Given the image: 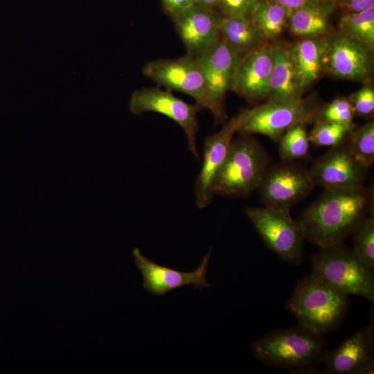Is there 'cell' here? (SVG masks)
Segmentation results:
<instances>
[{
  "label": "cell",
  "instance_id": "d6a6232c",
  "mask_svg": "<svg viewBox=\"0 0 374 374\" xmlns=\"http://www.w3.org/2000/svg\"><path fill=\"white\" fill-rule=\"evenodd\" d=\"M347 12H358L374 6V0H335Z\"/></svg>",
  "mask_w": 374,
  "mask_h": 374
},
{
  "label": "cell",
  "instance_id": "f1b7e54d",
  "mask_svg": "<svg viewBox=\"0 0 374 374\" xmlns=\"http://www.w3.org/2000/svg\"><path fill=\"white\" fill-rule=\"evenodd\" d=\"M354 109L348 98H337L319 108L317 121L352 123Z\"/></svg>",
  "mask_w": 374,
  "mask_h": 374
},
{
  "label": "cell",
  "instance_id": "8fae6325",
  "mask_svg": "<svg viewBox=\"0 0 374 374\" xmlns=\"http://www.w3.org/2000/svg\"><path fill=\"white\" fill-rule=\"evenodd\" d=\"M325 71L332 75L367 82L373 71V51L338 30L326 36Z\"/></svg>",
  "mask_w": 374,
  "mask_h": 374
},
{
  "label": "cell",
  "instance_id": "d6986e66",
  "mask_svg": "<svg viewBox=\"0 0 374 374\" xmlns=\"http://www.w3.org/2000/svg\"><path fill=\"white\" fill-rule=\"evenodd\" d=\"M326 35L303 37L287 46L298 91L301 96L325 71Z\"/></svg>",
  "mask_w": 374,
  "mask_h": 374
},
{
  "label": "cell",
  "instance_id": "e575fe53",
  "mask_svg": "<svg viewBox=\"0 0 374 374\" xmlns=\"http://www.w3.org/2000/svg\"><path fill=\"white\" fill-rule=\"evenodd\" d=\"M193 3L208 8L218 10L219 0H193Z\"/></svg>",
  "mask_w": 374,
  "mask_h": 374
},
{
  "label": "cell",
  "instance_id": "484cf974",
  "mask_svg": "<svg viewBox=\"0 0 374 374\" xmlns=\"http://www.w3.org/2000/svg\"><path fill=\"white\" fill-rule=\"evenodd\" d=\"M345 143L355 157L369 168L374 161V122L353 130Z\"/></svg>",
  "mask_w": 374,
  "mask_h": 374
},
{
  "label": "cell",
  "instance_id": "603a6c76",
  "mask_svg": "<svg viewBox=\"0 0 374 374\" xmlns=\"http://www.w3.org/2000/svg\"><path fill=\"white\" fill-rule=\"evenodd\" d=\"M289 10L270 0H262L250 19L265 41L276 39L287 24Z\"/></svg>",
  "mask_w": 374,
  "mask_h": 374
},
{
  "label": "cell",
  "instance_id": "ffe728a7",
  "mask_svg": "<svg viewBox=\"0 0 374 374\" xmlns=\"http://www.w3.org/2000/svg\"><path fill=\"white\" fill-rule=\"evenodd\" d=\"M287 46L282 42L271 44L272 65L269 80L267 100L287 103L301 100Z\"/></svg>",
  "mask_w": 374,
  "mask_h": 374
},
{
  "label": "cell",
  "instance_id": "277c9868",
  "mask_svg": "<svg viewBox=\"0 0 374 374\" xmlns=\"http://www.w3.org/2000/svg\"><path fill=\"white\" fill-rule=\"evenodd\" d=\"M269 157L250 135L232 140L213 184L214 195L246 197L258 188L267 170Z\"/></svg>",
  "mask_w": 374,
  "mask_h": 374
},
{
  "label": "cell",
  "instance_id": "7a4b0ae2",
  "mask_svg": "<svg viewBox=\"0 0 374 374\" xmlns=\"http://www.w3.org/2000/svg\"><path fill=\"white\" fill-rule=\"evenodd\" d=\"M348 305V294L312 273L297 283L287 308L301 327L322 335L337 327Z\"/></svg>",
  "mask_w": 374,
  "mask_h": 374
},
{
  "label": "cell",
  "instance_id": "836d02e7",
  "mask_svg": "<svg viewBox=\"0 0 374 374\" xmlns=\"http://www.w3.org/2000/svg\"><path fill=\"white\" fill-rule=\"evenodd\" d=\"M273 1L286 9L289 11L297 9L302 6L309 5L314 3L328 1V0H270Z\"/></svg>",
  "mask_w": 374,
  "mask_h": 374
},
{
  "label": "cell",
  "instance_id": "d590c367",
  "mask_svg": "<svg viewBox=\"0 0 374 374\" xmlns=\"http://www.w3.org/2000/svg\"><path fill=\"white\" fill-rule=\"evenodd\" d=\"M328 1H332V2H334V1H335V0H328Z\"/></svg>",
  "mask_w": 374,
  "mask_h": 374
},
{
  "label": "cell",
  "instance_id": "9c48e42d",
  "mask_svg": "<svg viewBox=\"0 0 374 374\" xmlns=\"http://www.w3.org/2000/svg\"><path fill=\"white\" fill-rule=\"evenodd\" d=\"M319 108L311 102L279 103L267 100L247 114L237 132L241 134H259L278 142L281 136L297 124H306L316 120Z\"/></svg>",
  "mask_w": 374,
  "mask_h": 374
},
{
  "label": "cell",
  "instance_id": "1f68e13d",
  "mask_svg": "<svg viewBox=\"0 0 374 374\" xmlns=\"http://www.w3.org/2000/svg\"><path fill=\"white\" fill-rule=\"evenodd\" d=\"M164 12L172 19L193 3V0H161Z\"/></svg>",
  "mask_w": 374,
  "mask_h": 374
},
{
  "label": "cell",
  "instance_id": "d4e9b609",
  "mask_svg": "<svg viewBox=\"0 0 374 374\" xmlns=\"http://www.w3.org/2000/svg\"><path fill=\"white\" fill-rule=\"evenodd\" d=\"M366 216L355 231L352 251L358 260L368 270L374 271V215Z\"/></svg>",
  "mask_w": 374,
  "mask_h": 374
},
{
  "label": "cell",
  "instance_id": "3957f363",
  "mask_svg": "<svg viewBox=\"0 0 374 374\" xmlns=\"http://www.w3.org/2000/svg\"><path fill=\"white\" fill-rule=\"evenodd\" d=\"M254 356L270 366L311 371L327 353L322 335L301 326L270 332L252 345Z\"/></svg>",
  "mask_w": 374,
  "mask_h": 374
},
{
  "label": "cell",
  "instance_id": "44dd1931",
  "mask_svg": "<svg viewBox=\"0 0 374 374\" xmlns=\"http://www.w3.org/2000/svg\"><path fill=\"white\" fill-rule=\"evenodd\" d=\"M334 2L324 1L289 11L287 24L290 31L303 37L325 36L330 28Z\"/></svg>",
  "mask_w": 374,
  "mask_h": 374
},
{
  "label": "cell",
  "instance_id": "4dcf8cb0",
  "mask_svg": "<svg viewBox=\"0 0 374 374\" xmlns=\"http://www.w3.org/2000/svg\"><path fill=\"white\" fill-rule=\"evenodd\" d=\"M355 114L364 117H371L374 112V89L371 84H366L353 93L348 98Z\"/></svg>",
  "mask_w": 374,
  "mask_h": 374
},
{
  "label": "cell",
  "instance_id": "ba28073f",
  "mask_svg": "<svg viewBox=\"0 0 374 374\" xmlns=\"http://www.w3.org/2000/svg\"><path fill=\"white\" fill-rule=\"evenodd\" d=\"M245 53L220 37L196 57L212 102V115L217 123H224L226 118V93L230 90L236 69Z\"/></svg>",
  "mask_w": 374,
  "mask_h": 374
},
{
  "label": "cell",
  "instance_id": "4316f807",
  "mask_svg": "<svg viewBox=\"0 0 374 374\" xmlns=\"http://www.w3.org/2000/svg\"><path fill=\"white\" fill-rule=\"evenodd\" d=\"M278 142L280 156L285 162L308 155L310 139L305 124H297L288 129Z\"/></svg>",
  "mask_w": 374,
  "mask_h": 374
},
{
  "label": "cell",
  "instance_id": "83f0119b",
  "mask_svg": "<svg viewBox=\"0 0 374 374\" xmlns=\"http://www.w3.org/2000/svg\"><path fill=\"white\" fill-rule=\"evenodd\" d=\"M353 128L352 123L317 121L309 139L319 146H338L345 143Z\"/></svg>",
  "mask_w": 374,
  "mask_h": 374
},
{
  "label": "cell",
  "instance_id": "5bb4252c",
  "mask_svg": "<svg viewBox=\"0 0 374 374\" xmlns=\"http://www.w3.org/2000/svg\"><path fill=\"white\" fill-rule=\"evenodd\" d=\"M247 110H241L224 123L220 130L204 141L203 163L195 186V202L200 208L209 205L213 198V180L225 159L233 136L245 118Z\"/></svg>",
  "mask_w": 374,
  "mask_h": 374
},
{
  "label": "cell",
  "instance_id": "8992f818",
  "mask_svg": "<svg viewBox=\"0 0 374 374\" xmlns=\"http://www.w3.org/2000/svg\"><path fill=\"white\" fill-rule=\"evenodd\" d=\"M145 76L169 91L190 96L202 109L213 112V105L199 64L189 54L176 59H157L142 69Z\"/></svg>",
  "mask_w": 374,
  "mask_h": 374
},
{
  "label": "cell",
  "instance_id": "2e32d148",
  "mask_svg": "<svg viewBox=\"0 0 374 374\" xmlns=\"http://www.w3.org/2000/svg\"><path fill=\"white\" fill-rule=\"evenodd\" d=\"M222 17L218 10L193 3L172 19L187 54L197 57L220 38Z\"/></svg>",
  "mask_w": 374,
  "mask_h": 374
},
{
  "label": "cell",
  "instance_id": "e0dca14e",
  "mask_svg": "<svg viewBox=\"0 0 374 374\" xmlns=\"http://www.w3.org/2000/svg\"><path fill=\"white\" fill-rule=\"evenodd\" d=\"M373 322L357 331L335 350L327 352L323 362L332 374L373 373Z\"/></svg>",
  "mask_w": 374,
  "mask_h": 374
},
{
  "label": "cell",
  "instance_id": "7c38bea8",
  "mask_svg": "<svg viewBox=\"0 0 374 374\" xmlns=\"http://www.w3.org/2000/svg\"><path fill=\"white\" fill-rule=\"evenodd\" d=\"M314 186L308 170L287 162L267 170L258 188L265 206L290 210Z\"/></svg>",
  "mask_w": 374,
  "mask_h": 374
},
{
  "label": "cell",
  "instance_id": "9a60e30c",
  "mask_svg": "<svg viewBox=\"0 0 374 374\" xmlns=\"http://www.w3.org/2000/svg\"><path fill=\"white\" fill-rule=\"evenodd\" d=\"M212 249L207 252L199 267L190 271H181L158 264L145 257L138 248L132 251L134 262L143 278V287L155 296H163L172 290L193 285L194 288L204 290L211 285L206 274Z\"/></svg>",
  "mask_w": 374,
  "mask_h": 374
},
{
  "label": "cell",
  "instance_id": "7402d4cb",
  "mask_svg": "<svg viewBox=\"0 0 374 374\" xmlns=\"http://www.w3.org/2000/svg\"><path fill=\"white\" fill-rule=\"evenodd\" d=\"M220 35L228 43L245 53L267 42L250 18L222 17Z\"/></svg>",
  "mask_w": 374,
  "mask_h": 374
},
{
  "label": "cell",
  "instance_id": "5b68a950",
  "mask_svg": "<svg viewBox=\"0 0 374 374\" xmlns=\"http://www.w3.org/2000/svg\"><path fill=\"white\" fill-rule=\"evenodd\" d=\"M312 273L346 294L374 301L373 272L343 244L323 247L312 258Z\"/></svg>",
  "mask_w": 374,
  "mask_h": 374
},
{
  "label": "cell",
  "instance_id": "6da1fadb",
  "mask_svg": "<svg viewBox=\"0 0 374 374\" xmlns=\"http://www.w3.org/2000/svg\"><path fill=\"white\" fill-rule=\"evenodd\" d=\"M373 213V192L364 185L327 188L297 222L304 238L321 248L343 244Z\"/></svg>",
  "mask_w": 374,
  "mask_h": 374
},
{
  "label": "cell",
  "instance_id": "cb8c5ba5",
  "mask_svg": "<svg viewBox=\"0 0 374 374\" xmlns=\"http://www.w3.org/2000/svg\"><path fill=\"white\" fill-rule=\"evenodd\" d=\"M339 30L374 50V6L358 12H347L339 20Z\"/></svg>",
  "mask_w": 374,
  "mask_h": 374
},
{
  "label": "cell",
  "instance_id": "ac0fdd59",
  "mask_svg": "<svg viewBox=\"0 0 374 374\" xmlns=\"http://www.w3.org/2000/svg\"><path fill=\"white\" fill-rule=\"evenodd\" d=\"M271 65V43L265 42L245 53L230 90L251 103L263 100L268 93Z\"/></svg>",
  "mask_w": 374,
  "mask_h": 374
},
{
  "label": "cell",
  "instance_id": "f546056e",
  "mask_svg": "<svg viewBox=\"0 0 374 374\" xmlns=\"http://www.w3.org/2000/svg\"><path fill=\"white\" fill-rule=\"evenodd\" d=\"M262 0H219L218 10L223 17L250 18Z\"/></svg>",
  "mask_w": 374,
  "mask_h": 374
},
{
  "label": "cell",
  "instance_id": "30bf717a",
  "mask_svg": "<svg viewBox=\"0 0 374 374\" xmlns=\"http://www.w3.org/2000/svg\"><path fill=\"white\" fill-rule=\"evenodd\" d=\"M129 108L136 115L152 112L163 114L177 123L186 134L188 150L197 159H199L196 143L199 127L197 114L202 108L198 105L187 103L168 90L146 87L132 93Z\"/></svg>",
  "mask_w": 374,
  "mask_h": 374
},
{
  "label": "cell",
  "instance_id": "52a82bcc",
  "mask_svg": "<svg viewBox=\"0 0 374 374\" xmlns=\"http://www.w3.org/2000/svg\"><path fill=\"white\" fill-rule=\"evenodd\" d=\"M246 212L269 248L287 261L300 263L304 237L289 209L265 206L247 208Z\"/></svg>",
  "mask_w": 374,
  "mask_h": 374
},
{
  "label": "cell",
  "instance_id": "4fadbf2b",
  "mask_svg": "<svg viewBox=\"0 0 374 374\" xmlns=\"http://www.w3.org/2000/svg\"><path fill=\"white\" fill-rule=\"evenodd\" d=\"M368 170L344 143L321 156L308 171L314 185L327 189L363 186Z\"/></svg>",
  "mask_w": 374,
  "mask_h": 374
}]
</instances>
